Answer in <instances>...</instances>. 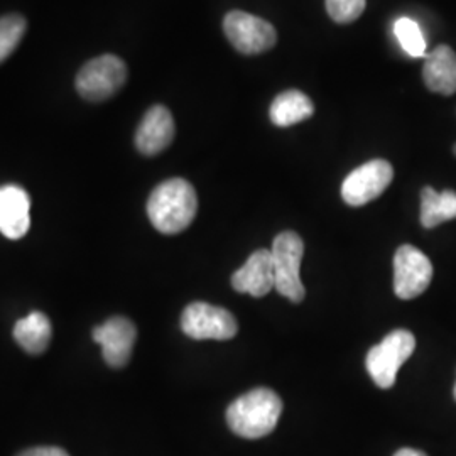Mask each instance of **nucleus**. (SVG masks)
<instances>
[{"label":"nucleus","instance_id":"nucleus-6","mask_svg":"<svg viewBox=\"0 0 456 456\" xmlns=\"http://www.w3.org/2000/svg\"><path fill=\"white\" fill-rule=\"evenodd\" d=\"M181 330L193 340L225 342L237 335L239 323L235 316L225 308L198 301L183 311Z\"/></svg>","mask_w":456,"mask_h":456},{"label":"nucleus","instance_id":"nucleus-9","mask_svg":"<svg viewBox=\"0 0 456 456\" xmlns=\"http://www.w3.org/2000/svg\"><path fill=\"white\" fill-rule=\"evenodd\" d=\"M394 180V169L386 159H374L354 169L342 184L343 201L350 207H363L382 195Z\"/></svg>","mask_w":456,"mask_h":456},{"label":"nucleus","instance_id":"nucleus-19","mask_svg":"<svg viewBox=\"0 0 456 456\" xmlns=\"http://www.w3.org/2000/svg\"><path fill=\"white\" fill-rule=\"evenodd\" d=\"M394 33L397 36V41L404 51L412 58H421L426 54V41H424L421 28L409 17H401L394 24Z\"/></svg>","mask_w":456,"mask_h":456},{"label":"nucleus","instance_id":"nucleus-17","mask_svg":"<svg viewBox=\"0 0 456 456\" xmlns=\"http://www.w3.org/2000/svg\"><path fill=\"white\" fill-rule=\"evenodd\" d=\"M456 218V193L444 190L438 193L431 186L421 191V224L424 228H435Z\"/></svg>","mask_w":456,"mask_h":456},{"label":"nucleus","instance_id":"nucleus-24","mask_svg":"<svg viewBox=\"0 0 456 456\" xmlns=\"http://www.w3.org/2000/svg\"><path fill=\"white\" fill-rule=\"evenodd\" d=\"M453 152H455V154H456V144H455V147H453Z\"/></svg>","mask_w":456,"mask_h":456},{"label":"nucleus","instance_id":"nucleus-23","mask_svg":"<svg viewBox=\"0 0 456 456\" xmlns=\"http://www.w3.org/2000/svg\"><path fill=\"white\" fill-rule=\"evenodd\" d=\"M453 395H455V401H456V384H455V389H453Z\"/></svg>","mask_w":456,"mask_h":456},{"label":"nucleus","instance_id":"nucleus-8","mask_svg":"<svg viewBox=\"0 0 456 456\" xmlns=\"http://www.w3.org/2000/svg\"><path fill=\"white\" fill-rule=\"evenodd\" d=\"M433 264L414 245H401L394 256V293L399 299H414L428 289Z\"/></svg>","mask_w":456,"mask_h":456},{"label":"nucleus","instance_id":"nucleus-1","mask_svg":"<svg viewBox=\"0 0 456 456\" xmlns=\"http://www.w3.org/2000/svg\"><path fill=\"white\" fill-rule=\"evenodd\" d=\"M198 212V198L191 183L183 178L164 181L147 200L151 224L164 235H176L190 227Z\"/></svg>","mask_w":456,"mask_h":456},{"label":"nucleus","instance_id":"nucleus-16","mask_svg":"<svg viewBox=\"0 0 456 456\" xmlns=\"http://www.w3.org/2000/svg\"><path fill=\"white\" fill-rule=\"evenodd\" d=\"M314 114V105L310 97L299 90H288L279 94L271 105V120L277 127H289L299 124Z\"/></svg>","mask_w":456,"mask_h":456},{"label":"nucleus","instance_id":"nucleus-11","mask_svg":"<svg viewBox=\"0 0 456 456\" xmlns=\"http://www.w3.org/2000/svg\"><path fill=\"white\" fill-rule=\"evenodd\" d=\"M176 134L175 120L164 105H154L142 117L137 132L135 146L144 156H156L173 142Z\"/></svg>","mask_w":456,"mask_h":456},{"label":"nucleus","instance_id":"nucleus-14","mask_svg":"<svg viewBox=\"0 0 456 456\" xmlns=\"http://www.w3.org/2000/svg\"><path fill=\"white\" fill-rule=\"evenodd\" d=\"M426 86L440 95L456 94V53L450 46L441 45L426 56L423 66Z\"/></svg>","mask_w":456,"mask_h":456},{"label":"nucleus","instance_id":"nucleus-12","mask_svg":"<svg viewBox=\"0 0 456 456\" xmlns=\"http://www.w3.org/2000/svg\"><path fill=\"white\" fill-rule=\"evenodd\" d=\"M31 198L17 184L0 188V232L7 239H22L31 227Z\"/></svg>","mask_w":456,"mask_h":456},{"label":"nucleus","instance_id":"nucleus-15","mask_svg":"<svg viewBox=\"0 0 456 456\" xmlns=\"http://www.w3.org/2000/svg\"><path fill=\"white\" fill-rule=\"evenodd\" d=\"M53 337V326L48 316L41 311H33L29 316L22 318L14 326V338L22 350L31 355H41Z\"/></svg>","mask_w":456,"mask_h":456},{"label":"nucleus","instance_id":"nucleus-2","mask_svg":"<svg viewBox=\"0 0 456 456\" xmlns=\"http://www.w3.org/2000/svg\"><path fill=\"white\" fill-rule=\"evenodd\" d=\"M282 401L265 387L245 392L227 409L228 428L245 440H259L276 429Z\"/></svg>","mask_w":456,"mask_h":456},{"label":"nucleus","instance_id":"nucleus-5","mask_svg":"<svg viewBox=\"0 0 456 456\" xmlns=\"http://www.w3.org/2000/svg\"><path fill=\"white\" fill-rule=\"evenodd\" d=\"M126 80V63L115 54H103L83 65L77 75V90L88 102H102L114 97Z\"/></svg>","mask_w":456,"mask_h":456},{"label":"nucleus","instance_id":"nucleus-4","mask_svg":"<svg viewBox=\"0 0 456 456\" xmlns=\"http://www.w3.org/2000/svg\"><path fill=\"white\" fill-rule=\"evenodd\" d=\"M416 348V338L408 330H394L382 342L367 354L365 367L375 386L391 389L395 384L399 369L411 359Z\"/></svg>","mask_w":456,"mask_h":456},{"label":"nucleus","instance_id":"nucleus-3","mask_svg":"<svg viewBox=\"0 0 456 456\" xmlns=\"http://www.w3.org/2000/svg\"><path fill=\"white\" fill-rule=\"evenodd\" d=\"M277 293L293 303L305 299V286L301 281V261L305 256L303 239L296 232H281L271 248Z\"/></svg>","mask_w":456,"mask_h":456},{"label":"nucleus","instance_id":"nucleus-18","mask_svg":"<svg viewBox=\"0 0 456 456\" xmlns=\"http://www.w3.org/2000/svg\"><path fill=\"white\" fill-rule=\"evenodd\" d=\"M26 29L28 22L20 14L0 17V63L14 53Z\"/></svg>","mask_w":456,"mask_h":456},{"label":"nucleus","instance_id":"nucleus-7","mask_svg":"<svg viewBox=\"0 0 456 456\" xmlns=\"http://www.w3.org/2000/svg\"><path fill=\"white\" fill-rule=\"evenodd\" d=\"M224 31L230 45L242 54H261L276 46L274 26L248 12H228L224 19Z\"/></svg>","mask_w":456,"mask_h":456},{"label":"nucleus","instance_id":"nucleus-22","mask_svg":"<svg viewBox=\"0 0 456 456\" xmlns=\"http://www.w3.org/2000/svg\"><path fill=\"white\" fill-rule=\"evenodd\" d=\"M394 456H428L419 450H414V448H401L397 453Z\"/></svg>","mask_w":456,"mask_h":456},{"label":"nucleus","instance_id":"nucleus-20","mask_svg":"<svg viewBox=\"0 0 456 456\" xmlns=\"http://www.w3.org/2000/svg\"><path fill=\"white\" fill-rule=\"evenodd\" d=\"M367 0H326V11L338 24H350L357 20L365 11Z\"/></svg>","mask_w":456,"mask_h":456},{"label":"nucleus","instance_id":"nucleus-13","mask_svg":"<svg viewBox=\"0 0 456 456\" xmlns=\"http://www.w3.org/2000/svg\"><path fill=\"white\" fill-rule=\"evenodd\" d=\"M232 286L237 293L250 294L254 297L271 293L276 286L271 250L261 248L254 252L232 276Z\"/></svg>","mask_w":456,"mask_h":456},{"label":"nucleus","instance_id":"nucleus-21","mask_svg":"<svg viewBox=\"0 0 456 456\" xmlns=\"http://www.w3.org/2000/svg\"><path fill=\"white\" fill-rule=\"evenodd\" d=\"M17 456H69L63 448L58 446H36L20 452Z\"/></svg>","mask_w":456,"mask_h":456},{"label":"nucleus","instance_id":"nucleus-10","mask_svg":"<svg viewBox=\"0 0 456 456\" xmlns=\"http://www.w3.org/2000/svg\"><path fill=\"white\" fill-rule=\"evenodd\" d=\"M94 340L102 346V355L112 369H124L132 357L137 328L129 318L114 316L94 330Z\"/></svg>","mask_w":456,"mask_h":456}]
</instances>
